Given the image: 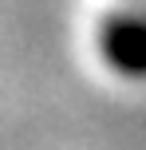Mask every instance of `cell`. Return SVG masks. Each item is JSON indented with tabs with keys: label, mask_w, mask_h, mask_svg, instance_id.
<instances>
[{
	"label": "cell",
	"mask_w": 146,
	"mask_h": 150,
	"mask_svg": "<svg viewBox=\"0 0 146 150\" xmlns=\"http://www.w3.org/2000/svg\"><path fill=\"white\" fill-rule=\"evenodd\" d=\"M95 55L107 71L123 79H142L146 75V16L111 12L95 28Z\"/></svg>",
	"instance_id": "cell-1"
}]
</instances>
